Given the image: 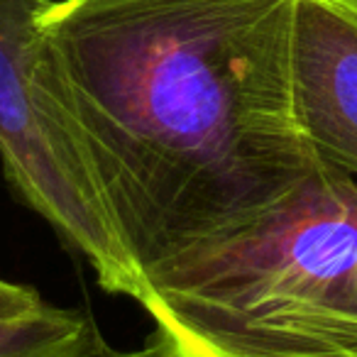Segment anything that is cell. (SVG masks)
Instances as JSON below:
<instances>
[{
    "mask_svg": "<svg viewBox=\"0 0 357 357\" xmlns=\"http://www.w3.org/2000/svg\"><path fill=\"white\" fill-rule=\"evenodd\" d=\"M296 0H54L56 93L139 274L211 250L316 172L291 100Z\"/></svg>",
    "mask_w": 357,
    "mask_h": 357,
    "instance_id": "obj_1",
    "label": "cell"
},
{
    "mask_svg": "<svg viewBox=\"0 0 357 357\" xmlns=\"http://www.w3.org/2000/svg\"><path fill=\"white\" fill-rule=\"evenodd\" d=\"M186 357H357V176L321 162L264 218L142 279Z\"/></svg>",
    "mask_w": 357,
    "mask_h": 357,
    "instance_id": "obj_2",
    "label": "cell"
},
{
    "mask_svg": "<svg viewBox=\"0 0 357 357\" xmlns=\"http://www.w3.org/2000/svg\"><path fill=\"white\" fill-rule=\"evenodd\" d=\"M54 0H0V162L8 184L108 294L132 301L142 282L118 235L89 157L56 93L45 17Z\"/></svg>",
    "mask_w": 357,
    "mask_h": 357,
    "instance_id": "obj_3",
    "label": "cell"
},
{
    "mask_svg": "<svg viewBox=\"0 0 357 357\" xmlns=\"http://www.w3.org/2000/svg\"><path fill=\"white\" fill-rule=\"evenodd\" d=\"M291 100L321 162L357 176V13L337 0H296Z\"/></svg>",
    "mask_w": 357,
    "mask_h": 357,
    "instance_id": "obj_4",
    "label": "cell"
},
{
    "mask_svg": "<svg viewBox=\"0 0 357 357\" xmlns=\"http://www.w3.org/2000/svg\"><path fill=\"white\" fill-rule=\"evenodd\" d=\"M108 350L96 321L79 308L45 303L25 316L0 318V357H98Z\"/></svg>",
    "mask_w": 357,
    "mask_h": 357,
    "instance_id": "obj_5",
    "label": "cell"
},
{
    "mask_svg": "<svg viewBox=\"0 0 357 357\" xmlns=\"http://www.w3.org/2000/svg\"><path fill=\"white\" fill-rule=\"evenodd\" d=\"M45 306L42 296L32 287L17 282H8L0 277V318L25 316Z\"/></svg>",
    "mask_w": 357,
    "mask_h": 357,
    "instance_id": "obj_6",
    "label": "cell"
},
{
    "mask_svg": "<svg viewBox=\"0 0 357 357\" xmlns=\"http://www.w3.org/2000/svg\"><path fill=\"white\" fill-rule=\"evenodd\" d=\"M98 357H186V355L178 350V347H174L169 340H164L162 335H157V333H154V335L149 337L147 345H142L139 350H128V352L108 350V352H103V355H98Z\"/></svg>",
    "mask_w": 357,
    "mask_h": 357,
    "instance_id": "obj_7",
    "label": "cell"
},
{
    "mask_svg": "<svg viewBox=\"0 0 357 357\" xmlns=\"http://www.w3.org/2000/svg\"><path fill=\"white\" fill-rule=\"evenodd\" d=\"M337 3H342L345 8H350V10L357 13V0H337Z\"/></svg>",
    "mask_w": 357,
    "mask_h": 357,
    "instance_id": "obj_8",
    "label": "cell"
}]
</instances>
